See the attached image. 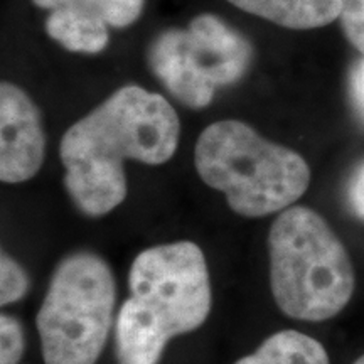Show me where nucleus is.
I'll return each mask as SVG.
<instances>
[{
  "instance_id": "nucleus-1",
  "label": "nucleus",
  "mask_w": 364,
  "mask_h": 364,
  "mask_svg": "<svg viewBox=\"0 0 364 364\" xmlns=\"http://www.w3.org/2000/svg\"><path fill=\"white\" fill-rule=\"evenodd\" d=\"M179 117L157 93L125 86L63 136L65 186L86 216H103L127 198L124 161L161 166L174 156Z\"/></svg>"
},
{
  "instance_id": "nucleus-2",
  "label": "nucleus",
  "mask_w": 364,
  "mask_h": 364,
  "mask_svg": "<svg viewBox=\"0 0 364 364\" xmlns=\"http://www.w3.org/2000/svg\"><path fill=\"white\" fill-rule=\"evenodd\" d=\"M129 289L115 322L118 364H159L172 339L199 329L211 312L206 257L193 241L136 255Z\"/></svg>"
},
{
  "instance_id": "nucleus-3",
  "label": "nucleus",
  "mask_w": 364,
  "mask_h": 364,
  "mask_svg": "<svg viewBox=\"0 0 364 364\" xmlns=\"http://www.w3.org/2000/svg\"><path fill=\"white\" fill-rule=\"evenodd\" d=\"M270 285L275 304L295 321L322 322L344 311L356 273L344 243L311 208L290 206L268 233Z\"/></svg>"
},
{
  "instance_id": "nucleus-4",
  "label": "nucleus",
  "mask_w": 364,
  "mask_h": 364,
  "mask_svg": "<svg viewBox=\"0 0 364 364\" xmlns=\"http://www.w3.org/2000/svg\"><path fill=\"white\" fill-rule=\"evenodd\" d=\"M194 164L209 188L225 194L230 208L245 218L285 211L311 184L306 159L238 120L209 125L196 144Z\"/></svg>"
},
{
  "instance_id": "nucleus-5",
  "label": "nucleus",
  "mask_w": 364,
  "mask_h": 364,
  "mask_svg": "<svg viewBox=\"0 0 364 364\" xmlns=\"http://www.w3.org/2000/svg\"><path fill=\"white\" fill-rule=\"evenodd\" d=\"M117 285L97 253L58 263L36 317L44 364H97L113 327Z\"/></svg>"
},
{
  "instance_id": "nucleus-6",
  "label": "nucleus",
  "mask_w": 364,
  "mask_h": 364,
  "mask_svg": "<svg viewBox=\"0 0 364 364\" xmlns=\"http://www.w3.org/2000/svg\"><path fill=\"white\" fill-rule=\"evenodd\" d=\"M150 65L164 86L191 108L213 102L218 86L243 76L252 48L216 16L203 14L188 31H167L150 48Z\"/></svg>"
},
{
  "instance_id": "nucleus-7",
  "label": "nucleus",
  "mask_w": 364,
  "mask_h": 364,
  "mask_svg": "<svg viewBox=\"0 0 364 364\" xmlns=\"http://www.w3.org/2000/svg\"><path fill=\"white\" fill-rule=\"evenodd\" d=\"M46 136L38 108L17 86H0V179H33L44 162Z\"/></svg>"
},
{
  "instance_id": "nucleus-8",
  "label": "nucleus",
  "mask_w": 364,
  "mask_h": 364,
  "mask_svg": "<svg viewBox=\"0 0 364 364\" xmlns=\"http://www.w3.org/2000/svg\"><path fill=\"white\" fill-rule=\"evenodd\" d=\"M107 22L88 7L73 0L65 7L51 12L46 31L54 41L75 53L95 54L108 44Z\"/></svg>"
},
{
  "instance_id": "nucleus-9",
  "label": "nucleus",
  "mask_w": 364,
  "mask_h": 364,
  "mask_svg": "<svg viewBox=\"0 0 364 364\" xmlns=\"http://www.w3.org/2000/svg\"><path fill=\"white\" fill-rule=\"evenodd\" d=\"M253 16L289 29H316L339 19L341 0H230Z\"/></svg>"
},
{
  "instance_id": "nucleus-10",
  "label": "nucleus",
  "mask_w": 364,
  "mask_h": 364,
  "mask_svg": "<svg viewBox=\"0 0 364 364\" xmlns=\"http://www.w3.org/2000/svg\"><path fill=\"white\" fill-rule=\"evenodd\" d=\"M235 364H331L329 354L317 339L287 329L272 334L248 356Z\"/></svg>"
},
{
  "instance_id": "nucleus-11",
  "label": "nucleus",
  "mask_w": 364,
  "mask_h": 364,
  "mask_svg": "<svg viewBox=\"0 0 364 364\" xmlns=\"http://www.w3.org/2000/svg\"><path fill=\"white\" fill-rule=\"evenodd\" d=\"M113 27H125L139 19L145 0H76Z\"/></svg>"
},
{
  "instance_id": "nucleus-12",
  "label": "nucleus",
  "mask_w": 364,
  "mask_h": 364,
  "mask_svg": "<svg viewBox=\"0 0 364 364\" xmlns=\"http://www.w3.org/2000/svg\"><path fill=\"white\" fill-rule=\"evenodd\" d=\"M29 290V277L24 268L17 263L11 255L2 253L0 258V304L19 302Z\"/></svg>"
},
{
  "instance_id": "nucleus-13",
  "label": "nucleus",
  "mask_w": 364,
  "mask_h": 364,
  "mask_svg": "<svg viewBox=\"0 0 364 364\" xmlns=\"http://www.w3.org/2000/svg\"><path fill=\"white\" fill-rule=\"evenodd\" d=\"M24 354V331L16 317H0V364H19Z\"/></svg>"
},
{
  "instance_id": "nucleus-14",
  "label": "nucleus",
  "mask_w": 364,
  "mask_h": 364,
  "mask_svg": "<svg viewBox=\"0 0 364 364\" xmlns=\"http://www.w3.org/2000/svg\"><path fill=\"white\" fill-rule=\"evenodd\" d=\"M339 21L346 39L364 56V0H341Z\"/></svg>"
},
{
  "instance_id": "nucleus-15",
  "label": "nucleus",
  "mask_w": 364,
  "mask_h": 364,
  "mask_svg": "<svg viewBox=\"0 0 364 364\" xmlns=\"http://www.w3.org/2000/svg\"><path fill=\"white\" fill-rule=\"evenodd\" d=\"M346 203L354 218L364 223V161L358 164L346 186Z\"/></svg>"
},
{
  "instance_id": "nucleus-16",
  "label": "nucleus",
  "mask_w": 364,
  "mask_h": 364,
  "mask_svg": "<svg viewBox=\"0 0 364 364\" xmlns=\"http://www.w3.org/2000/svg\"><path fill=\"white\" fill-rule=\"evenodd\" d=\"M349 97L354 112L364 122V56L358 59L349 71Z\"/></svg>"
},
{
  "instance_id": "nucleus-17",
  "label": "nucleus",
  "mask_w": 364,
  "mask_h": 364,
  "mask_svg": "<svg viewBox=\"0 0 364 364\" xmlns=\"http://www.w3.org/2000/svg\"><path fill=\"white\" fill-rule=\"evenodd\" d=\"M33 2L43 9H53V11H56L59 7H65L68 4H71L73 0H33Z\"/></svg>"
},
{
  "instance_id": "nucleus-18",
  "label": "nucleus",
  "mask_w": 364,
  "mask_h": 364,
  "mask_svg": "<svg viewBox=\"0 0 364 364\" xmlns=\"http://www.w3.org/2000/svg\"><path fill=\"white\" fill-rule=\"evenodd\" d=\"M353 364H364V354H363V356H359Z\"/></svg>"
}]
</instances>
